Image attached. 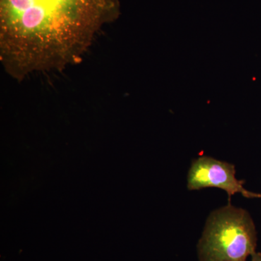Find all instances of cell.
<instances>
[{"instance_id": "3", "label": "cell", "mask_w": 261, "mask_h": 261, "mask_svg": "<svg viewBox=\"0 0 261 261\" xmlns=\"http://www.w3.org/2000/svg\"><path fill=\"white\" fill-rule=\"evenodd\" d=\"M233 165L213 158L201 156L192 163L188 175V189L198 190L206 187H217L227 192L228 198L236 193L247 198H260L261 194L254 193L244 188V180L235 177Z\"/></svg>"}, {"instance_id": "2", "label": "cell", "mask_w": 261, "mask_h": 261, "mask_svg": "<svg viewBox=\"0 0 261 261\" xmlns=\"http://www.w3.org/2000/svg\"><path fill=\"white\" fill-rule=\"evenodd\" d=\"M257 231L248 212L228 204L211 214L197 245L200 261H247L256 252Z\"/></svg>"}, {"instance_id": "4", "label": "cell", "mask_w": 261, "mask_h": 261, "mask_svg": "<svg viewBox=\"0 0 261 261\" xmlns=\"http://www.w3.org/2000/svg\"><path fill=\"white\" fill-rule=\"evenodd\" d=\"M251 261H261V252H255L252 254Z\"/></svg>"}, {"instance_id": "1", "label": "cell", "mask_w": 261, "mask_h": 261, "mask_svg": "<svg viewBox=\"0 0 261 261\" xmlns=\"http://www.w3.org/2000/svg\"><path fill=\"white\" fill-rule=\"evenodd\" d=\"M119 13V0H0L2 63L18 80L61 69Z\"/></svg>"}]
</instances>
